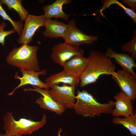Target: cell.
<instances>
[{
	"instance_id": "15",
	"label": "cell",
	"mask_w": 136,
	"mask_h": 136,
	"mask_svg": "<svg viewBox=\"0 0 136 136\" xmlns=\"http://www.w3.org/2000/svg\"><path fill=\"white\" fill-rule=\"evenodd\" d=\"M88 61L87 58L83 56H75L65 63L63 66V70L80 78L86 69Z\"/></svg>"
},
{
	"instance_id": "23",
	"label": "cell",
	"mask_w": 136,
	"mask_h": 136,
	"mask_svg": "<svg viewBox=\"0 0 136 136\" xmlns=\"http://www.w3.org/2000/svg\"><path fill=\"white\" fill-rule=\"evenodd\" d=\"M110 4H117L121 7L122 8L125 13L129 16L133 20L134 23L136 22V13L134 10L125 7L119 1L116 0H110Z\"/></svg>"
},
{
	"instance_id": "13",
	"label": "cell",
	"mask_w": 136,
	"mask_h": 136,
	"mask_svg": "<svg viewBox=\"0 0 136 136\" xmlns=\"http://www.w3.org/2000/svg\"><path fill=\"white\" fill-rule=\"evenodd\" d=\"M105 54L110 59L113 58L115 62L121 67L123 70L136 77V74L133 70V68L136 67V64L134 59L128 54L118 53L109 47Z\"/></svg>"
},
{
	"instance_id": "3",
	"label": "cell",
	"mask_w": 136,
	"mask_h": 136,
	"mask_svg": "<svg viewBox=\"0 0 136 136\" xmlns=\"http://www.w3.org/2000/svg\"><path fill=\"white\" fill-rule=\"evenodd\" d=\"M38 47L37 46L22 45L14 48L8 55L6 60L9 64L19 69L40 71L37 57Z\"/></svg>"
},
{
	"instance_id": "5",
	"label": "cell",
	"mask_w": 136,
	"mask_h": 136,
	"mask_svg": "<svg viewBox=\"0 0 136 136\" xmlns=\"http://www.w3.org/2000/svg\"><path fill=\"white\" fill-rule=\"evenodd\" d=\"M79 46L65 41L59 43L52 47L51 58L55 63L63 66L66 61L73 57L83 56L84 50Z\"/></svg>"
},
{
	"instance_id": "25",
	"label": "cell",
	"mask_w": 136,
	"mask_h": 136,
	"mask_svg": "<svg viewBox=\"0 0 136 136\" xmlns=\"http://www.w3.org/2000/svg\"><path fill=\"white\" fill-rule=\"evenodd\" d=\"M62 131V130L60 129V130L59 131V132H58V136H61L60 135V132Z\"/></svg>"
},
{
	"instance_id": "12",
	"label": "cell",
	"mask_w": 136,
	"mask_h": 136,
	"mask_svg": "<svg viewBox=\"0 0 136 136\" xmlns=\"http://www.w3.org/2000/svg\"><path fill=\"white\" fill-rule=\"evenodd\" d=\"M114 98L116 101L114 102L115 108L111 114L112 116H123L125 117L133 114V103L129 98L122 91L117 93Z\"/></svg>"
},
{
	"instance_id": "21",
	"label": "cell",
	"mask_w": 136,
	"mask_h": 136,
	"mask_svg": "<svg viewBox=\"0 0 136 136\" xmlns=\"http://www.w3.org/2000/svg\"><path fill=\"white\" fill-rule=\"evenodd\" d=\"M122 50L131 54V55L134 59L136 58V33L135 29L133 31L132 39L129 42L123 45Z\"/></svg>"
},
{
	"instance_id": "26",
	"label": "cell",
	"mask_w": 136,
	"mask_h": 136,
	"mask_svg": "<svg viewBox=\"0 0 136 136\" xmlns=\"http://www.w3.org/2000/svg\"><path fill=\"white\" fill-rule=\"evenodd\" d=\"M0 136H5L4 134H0Z\"/></svg>"
},
{
	"instance_id": "16",
	"label": "cell",
	"mask_w": 136,
	"mask_h": 136,
	"mask_svg": "<svg viewBox=\"0 0 136 136\" xmlns=\"http://www.w3.org/2000/svg\"><path fill=\"white\" fill-rule=\"evenodd\" d=\"M44 26L45 29L43 33V36L45 37L51 39L62 38L67 28V24L51 19L46 20Z\"/></svg>"
},
{
	"instance_id": "11",
	"label": "cell",
	"mask_w": 136,
	"mask_h": 136,
	"mask_svg": "<svg viewBox=\"0 0 136 136\" xmlns=\"http://www.w3.org/2000/svg\"><path fill=\"white\" fill-rule=\"evenodd\" d=\"M21 72L22 74V77H19L17 73L14 76L15 79L20 80V84L11 92L8 94V95H12L14 91L17 89L22 86L28 84L37 86L41 88H44L48 90L50 88L47 84L41 81L39 77V75L44 76L46 75L47 73L46 70L44 69L37 72L33 70L21 69Z\"/></svg>"
},
{
	"instance_id": "27",
	"label": "cell",
	"mask_w": 136,
	"mask_h": 136,
	"mask_svg": "<svg viewBox=\"0 0 136 136\" xmlns=\"http://www.w3.org/2000/svg\"><path fill=\"white\" fill-rule=\"evenodd\" d=\"M14 136H21V135Z\"/></svg>"
},
{
	"instance_id": "22",
	"label": "cell",
	"mask_w": 136,
	"mask_h": 136,
	"mask_svg": "<svg viewBox=\"0 0 136 136\" xmlns=\"http://www.w3.org/2000/svg\"><path fill=\"white\" fill-rule=\"evenodd\" d=\"M7 25V24L5 21H2L0 23V43L3 46L4 45L6 37L16 32L14 28L9 31L4 30V29Z\"/></svg>"
},
{
	"instance_id": "9",
	"label": "cell",
	"mask_w": 136,
	"mask_h": 136,
	"mask_svg": "<svg viewBox=\"0 0 136 136\" xmlns=\"http://www.w3.org/2000/svg\"><path fill=\"white\" fill-rule=\"evenodd\" d=\"M67 24V31L62 37L65 42L80 46L83 44H90L98 41L97 36L87 35L79 29L76 25L75 20L68 21Z\"/></svg>"
},
{
	"instance_id": "6",
	"label": "cell",
	"mask_w": 136,
	"mask_h": 136,
	"mask_svg": "<svg viewBox=\"0 0 136 136\" xmlns=\"http://www.w3.org/2000/svg\"><path fill=\"white\" fill-rule=\"evenodd\" d=\"M49 92L53 99L65 109L73 108L75 103V86L64 84L51 86Z\"/></svg>"
},
{
	"instance_id": "2",
	"label": "cell",
	"mask_w": 136,
	"mask_h": 136,
	"mask_svg": "<svg viewBox=\"0 0 136 136\" xmlns=\"http://www.w3.org/2000/svg\"><path fill=\"white\" fill-rule=\"evenodd\" d=\"M77 101L73 108L77 114L85 117L100 116L102 113L111 114L114 107V102L109 100L108 103L99 102L93 96L86 90H78L75 96Z\"/></svg>"
},
{
	"instance_id": "4",
	"label": "cell",
	"mask_w": 136,
	"mask_h": 136,
	"mask_svg": "<svg viewBox=\"0 0 136 136\" xmlns=\"http://www.w3.org/2000/svg\"><path fill=\"white\" fill-rule=\"evenodd\" d=\"M12 115V112L8 111L4 116V128L6 130L5 136L30 134L42 127L46 122V117L45 114L39 121H35L25 118H21L18 120H16Z\"/></svg>"
},
{
	"instance_id": "1",
	"label": "cell",
	"mask_w": 136,
	"mask_h": 136,
	"mask_svg": "<svg viewBox=\"0 0 136 136\" xmlns=\"http://www.w3.org/2000/svg\"><path fill=\"white\" fill-rule=\"evenodd\" d=\"M87 58V64L80 78L81 87L96 82L102 75H111L115 72V65L105 54L92 51Z\"/></svg>"
},
{
	"instance_id": "20",
	"label": "cell",
	"mask_w": 136,
	"mask_h": 136,
	"mask_svg": "<svg viewBox=\"0 0 136 136\" xmlns=\"http://www.w3.org/2000/svg\"><path fill=\"white\" fill-rule=\"evenodd\" d=\"M0 16L4 20H7L9 21L13 26L16 32L20 36L23 29V25L19 21L13 20L4 10L0 3Z\"/></svg>"
},
{
	"instance_id": "14",
	"label": "cell",
	"mask_w": 136,
	"mask_h": 136,
	"mask_svg": "<svg viewBox=\"0 0 136 136\" xmlns=\"http://www.w3.org/2000/svg\"><path fill=\"white\" fill-rule=\"evenodd\" d=\"M72 2L71 0H56L52 4L43 7L42 9L44 13V15L47 19L52 18H60L68 22L70 15L63 12V6L65 4H70Z\"/></svg>"
},
{
	"instance_id": "19",
	"label": "cell",
	"mask_w": 136,
	"mask_h": 136,
	"mask_svg": "<svg viewBox=\"0 0 136 136\" xmlns=\"http://www.w3.org/2000/svg\"><path fill=\"white\" fill-rule=\"evenodd\" d=\"M21 0H1V4H5L10 10L13 9L18 14L22 21H25L28 15V11L23 6Z\"/></svg>"
},
{
	"instance_id": "24",
	"label": "cell",
	"mask_w": 136,
	"mask_h": 136,
	"mask_svg": "<svg viewBox=\"0 0 136 136\" xmlns=\"http://www.w3.org/2000/svg\"><path fill=\"white\" fill-rule=\"evenodd\" d=\"M122 2L125 4L128 5L133 10H136V0H122Z\"/></svg>"
},
{
	"instance_id": "7",
	"label": "cell",
	"mask_w": 136,
	"mask_h": 136,
	"mask_svg": "<svg viewBox=\"0 0 136 136\" xmlns=\"http://www.w3.org/2000/svg\"><path fill=\"white\" fill-rule=\"evenodd\" d=\"M47 19L44 15L29 14L25 20L21 35L17 39L19 44H27L30 43L35 32L40 27L44 26Z\"/></svg>"
},
{
	"instance_id": "18",
	"label": "cell",
	"mask_w": 136,
	"mask_h": 136,
	"mask_svg": "<svg viewBox=\"0 0 136 136\" xmlns=\"http://www.w3.org/2000/svg\"><path fill=\"white\" fill-rule=\"evenodd\" d=\"M114 124L121 125L130 131L132 135H136V113L123 118L119 117H114L112 121Z\"/></svg>"
},
{
	"instance_id": "17",
	"label": "cell",
	"mask_w": 136,
	"mask_h": 136,
	"mask_svg": "<svg viewBox=\"0 0 136 136\" xmlns=\"http://www.w3.org/2000/svg\"><path fill=\"white\" fill-rule=\"evenodd\" d=\"M80 79L76 77L66 71H63L49 76L45 79V83L50 88L52 86L60 83L67 84L71 86H77Z\"/></svg>"
},
{
	"instance_id": "10",
	"label": "cell",
	"mask_w": 136,
	"mask_h": 136,
	"mask_svg": "<svg viewBox=\"0 0 136 136\" xmlns=\"http://www.w3.org/2000/svg\"><path fill=\"white\" fill-rule=\"evenodd\" d=\"M32 87L33 89L24 88L23 91H33L40 94L42 96L37 99L36 103L42 108L54 112L58 115H61L65 111L66 109L53 99L49 90L43 89L37 86Z\"/></svg>"
},
{
	"instance_id": "8",
	"label": "cell",
	"mask_w": 136,
	"mask_h": 136,
	"mask_svg": "<svg viewBox=\"0 0 136 136\" xmlns=\"http://www.w3.org/2000/svg\"><path fill=\"white\" fill-rule=\"evenodd\" d=\"M111 75L121 91L129 97L133 103L136 98V77L123 70H118Z\"/></svg>"
}]
</instances>
